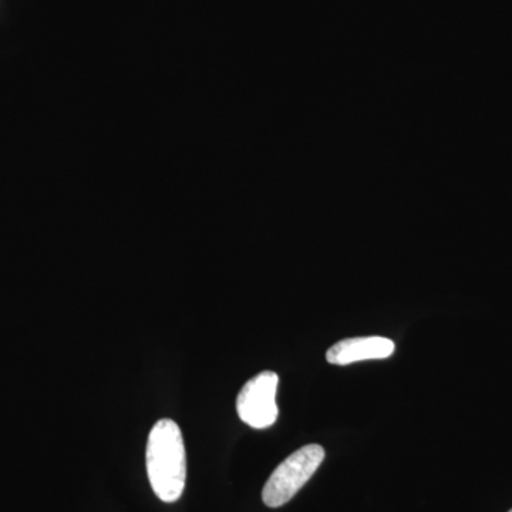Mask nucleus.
Wrapping results in <instances>:
<instances>
[{
  "label": "nucleus",
  "instance_id": "1",
  "mask_svg": "<svg viewBox=\"0 0 512 512\" xmlns=\"http://www.w3.org/2000/svg\"><path fill=\"white\" fill-rule=\"evenodd\" d=\"M148 480L163 503H175L184 493L187 481V454L183 433L175 421L158 420L147 441Z\"/></svg>",
  "mask_w": 512,
  "mask_h": 512
},
{
  "label": "nucleus",
  "instance_id": "2",
  "mask_svg": "<svg viewBox=\"0 0 512 512\" xmlns=\"http://www.w3.org/2000/svg\"><path fill=\"white\" fill-rule=\"evenodd\" d=\"M325 450L319 444H309L291 454L266 481L262 500L266 507L279 508L288 504L299 490L311 480L322 461Z\"/></svg>",
  "mask_w": 512,
  "mask_h": 512
},
{
  "label": "nucleus",
  "instance_id": "3",
  "mask_svg": "<svg viewBox=\"0 0 512 512\" xmlns=\"http://www.w3.org/2000/svg\"><path fill=\"white\" fill-rule=\"evenodd\" d=\"M279 377L274 372H262L242 387L237 399L239 419L256 430L268 429L278 419L276 390Z\"/></svg>",
  "mask_w": 512,
  "mask_h": 512
},
{
  "label": "nucleus",
  "instance_id": "4",
  "mask_svg": "<svg viewBox=\"0 0 512 512\" xmlns=\"http://www.w3.org/2000/svg\"><path fill=\"white\" fill-rule=\"evenodd\" d=\"M393 340L380 336L340 340L326 353L330 365L348 366L362 360L386 359L394 353Z\"/></svg>",
  "mask_w": 512,
  "mask_h": 512
},
{
  "label": "nucleus",
  "instance_id": "5",
  "mask_svg": "<svg viewBox=\"0 0 512 512\" xmlns=\"http://www.w3.org/2000/svg\"><path fill=\"white\" fill-rule=\"evenodd\" d=\"M510 512H512V510Z\"/></svg>",
  "mask_w": 512,
  "mask_h": 512
}]
</instances>
